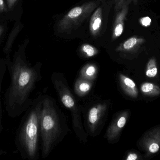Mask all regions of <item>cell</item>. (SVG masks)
Masks as SVG:
<instances>
[{
  "mask_svg": "<svg viewBox=\"0 0 160 160\" xmlns=\"http://www.w3.org/2000/svg\"><path fill=\"white\" fill-rule=\"evenodd\" d=\"M7 11V8L6 6L4 0H0V12H5Z\"/></svg>",
  "mask_w": 160,
  "mask_h": 160,
  "instance_id": "cell-21",
  "label": "cell"
},
{
  "mask_svg": "<svg viewBox=\"0 0 160 160\" xmlns=\"http://www.w3.org/2000/svg\"><path fill=\"white\" fill-rule=\"evenodd\" d=\"M118 79L120 86L124 93L130 97L136 98L138 96V90L135 82L123 74L118 75Z\"/></svg>",
  "mask_w": 160,
  "mask_h": 160,
  "instance_id": "cell-8",
  "label": "cell"
},
{
  "mask_svg": "<svg viewBox=\"0 0 160 160\" xmlns=\"http://www.w3.org/2000/svg\"><path fill=\"white\" fill-rule=\"evenodd\" d=\"M7 70V65L6 62L0 61V134L3 129L2 121V103H1V92L2 85L3 80Z\"/></svg>",
  "mask_w": 160,
  "mask_h": 160,
  "instance_id": "cell-13",
  "label": "cell"
},
{
  "mask_svg": "<svg viewBox=\"0 0 160 160\" xmlns=\"http://www.w3.org/2000/svg\"><path fill=\"white\" fill-rule=\"evenodd\" d=\"M123 30V25L121 23H118L117 25L115 30V34L116 36H119L122 34Z\"/></svg>",
  "mask_w": 160,
  "mask_h": 160,
  "instance_id": "cell-19",
  "label": "cell"
},
{
  "mask_svg": "<svg viewBox=\"0 0 160 160\" xmlns=\"http://www.w3.org/2000/svg\"><path fill=\"white\" fill-rule=\"evenodd\" d=\"M110 106L109 101H104L97 102L89 108L86 123L89 135L95 137L99 134L107 119Z\"/></svg>",
  "mask_w": 160,
  "mask_h": 160,
  "instance_id": "cell-5",
  "label": "cell"
},
{
  "mask_svg": "<svg viewBox=\"0 0 160 160\" xmlns=\"http://www.w3.org/2000/svg\"><path fill=\"white\" fill-rule=\"evenodd\" d=\"M83 51L86 54L88 57H92L96 54L94 48L90 45H86L84 46L83 47Z\"/></svg>",
  "mask_w": 160,
  "mask_h": 160,
  "instance_id": "cell-16",
  "label": "cell"
},
{
  "mask_svg": "<svg viewBox=\"0 0 160 160\" xmlns=\"http://www.w3.org/2000/svg\"><path fill=\"white\" fill-rule=\"evenodd\" d=\"M6 63L10 81L4 103L8 116L14 118L24 113L32 105L31 95L42 79L41 67L38 65L32 66L18 54L12 62L8 59Z\"/></svg>",
  "mask_w": 160,
  "mask_h": 160,
  "instance_id": "cell-1",
  "label": "cell"
},
{
  "mask_svg": "<svg viewBox=\"0 0 160 160\" xmlns=\"http://www.w3.org/2000/svg\"><path fill=\"white\" fill-rule=\"evenodd\" d=\"M43 95L33 100L29 109L24 113L16 132L15 144L23 159L37 160L39 157L40 116Z\"/></svg>",
  "mask_w": 160,
  "mask_h": 160,
  "instance_id": "cell-3",
  "label": "cell"
},
{
  "mask_svg": "<svg viewBox=\"0 0 160 160\" xmlns=\"http://www.w3.org/2000/svg\"><path fill=\"white\" fill-rule=\"evenodd\" d=\"M51 80L63 105L71 112L72 126L77 138L82 142H87L88 134L82 122V108L71 92L64 75L54 72L52 75Z\"/></svg>",
  "mask_w": 160,
  "mask_h": 160,
  "instance_id": "cell-4",
  "label": "cell"
},
{
  "mask_svg": "<svg viewBox=\"0 0 160 160\" xmlns=\"http://www.w3.org/2000/svg\"><path fill=\"white\" fill-rule=\"evenodd\" d=\"M7 153V152L6 151L0 149V157H2V156H4V155H6Z\"/></svg>",
  "mask_w": 160,
  "mask_h": 160,
  "instance_id": "cell-23",
  "label": "cell"
},
{
  "mask_svg": "<svg viewBox=\"0 0 160 160\" xmlns=\"http://www.w3.org/2000/svg\"><path fill=\"white\" fill-rule=\"evenodd\" d=\"M126 160H137L139 159V156L136 153L130 152L127 155Z\"/></svg>",
  "mask_w": 160,
  "mask_h": 160,
  "instance_id": "cell-18",
  "label": "cell"
},
{
  "mask_svg": "<svg viewBox=\"0 0 160 160\" xmlns=\"http://www.w3.org/2000/svg\"><path fill=\"white\" fill-rule=\"evenodd\" d=\"M140 143L148 155L158 153L160 149V127L148 131L143 136Z\"/></svg>",
  "mask_w": 160,
  "mask_h": 160,
  "instance_id": "cell-7",
  "label": "cell"
},
{
  "mask_svg": "<svg viewBox=\"0 0 160 160\" xmlns=\"http://www.w3.org/2000/svg\"><path fill=\"white\" fill-rule=\"evenodd\" d=\"M8 3V6L9 8H11L16 3L17 0H7Z\"/></svg>",
  "mask_w": 160,
  "mask_h": 160,
  "instance_id": "cell-22",
  "label": "cell"
},
{
  "mask_svg": "<svg viewBox=\"0 0 160 160\" xmlns=\"http://www.w3.org/2000/svg\"><path fill=\"white\" fill-rule=\"evenodd\" d=\"M101 23V19L99 18L96 19L93 23V25H92V28L94 30H97L99 28L100 26Z\"/></svg>",
  "mask_w": 160,
  "mask_h": 160,
  "instance_id": "cell-20",
  "label": "cell"
},
{
  "mask_svg": "<svg viewBox=\"0 0 160 160\" xmlns=\"http://www.w3.org/2000/svg\"><path fill=\"white\" fill-rule=\"evenodd\" d=\"M94 84L93 81L88 80L79 77L75 82L74 90L79 97H84L91 91Z\"/></svg>",
  "mask_w": 160,
  "mask_h": 160,
  "instance_id": "cell-9",
  "label": "cell"
},
{
  "mask_svg": "<svg viewBox=\"0 0 160 160\" xmlns=\"http://www.w3.org/2000/svg\"><path fill=\"white\" fill-rule=\"evenodd\" d=\"M141 92L145 95L157 96L160 94V88L158 85L150 82H144L141 85Z\"/></svg>",
  "mask_w": 160,
  "mask_h": 160,
  "instance_id": "cell-11",
  "label": "cell"
},
{
  "mask_svg": "<svg viewBox=\"0 0 160 160\" xmlns=\"http://www.w3.org/2000/svg\"><path fill=\"white\" fill-rule=\"evenodd\" d=\"M158 73L157 62L155 58H151L148 61L146 69V75L148 78H155Z\"/></svg>",
  "mask_w": 160,
  "mask_h": 160,
  "instance_id": "cell-12",
  "label": "cell"
},
{
  "mask_svg": "<svg viewBox=\"0 0 160 160\" xmlns=\"http://www.w3.org/2000/svg\"><path fill=\"white\" fill-rule=\"evenodd\" d=\"M137 42V39L135 38L132 37L127 40L123 44L124 49L129 50L134 47Z\"/></svg>",
  "mask_w": 160,
  "mask_h": 160,
  "instance_id": "cell-14",
  "label": "cell"
},
{
  "mask_svg": "<svg viewBox=\"0 0 160 160\" xmlns=\"http://www.w3.org/2000/svg\"><path fill=\"white\" fill-rule=\"evenodd\" d=\"M151 22H152L151 19L148 17H143V18H141L140 19V23H141V24L144 27H148V26H150Z\"/></svg>",
  "mask_w": 160,
  "mask_h": 160,
  "instance_id": "cell-17",
  "label": "cell"
},
{
  "mask_svg": "<svg viewBox=\"0 0 160 160\" xmlns=\"http://www.w3.org/2000/svg\"><path fill=\"white\" fill-rule=\"evenodd\" d=\"M4 28L2 26H0V37L2 35V34L3 32Z\"/></svg>",
  "mask_w": 160,
  "mask_h": 160,
  "instance_id": "cell-24",
  "label": "cell"
},
{
  "mask_svg": "<svg viewBox=\"0 0 160 160\" xmlns=\"http://www.w3.org/2000/svg\"><path fill=\"white\" fill-rule=\"evenodd\" d=\"M129 116V113L128 111L118 113L114 116L104 135L109 143H115L118 141L121 132L127 124Z\"/></svg>",
  "mask_w": 160,
  "mask_h": 160,
  "instance_id": "cell-6",
  "label": "cell"
},
{
  "mask_svg": "<svg viewBox=\"0 0 160 160\" xmlns=\"http://www.w3.org/2000/svg\"><path fill=\"white\" fill-rule=\"evenodd\" d=\"M82 12V8L79 7L75 8L70 10V12L68 13V16L69 18H77L79 17Z\"/></svg>",
  "mask_w": 160,
  "mask_h": 160,
  "instance_id": "cell-15",
  "label": "cell"
},
{
  "mask_svg": "<svg viewBox=\"0 0 160 160\" xmlns=\"http://www.w3.org/2000/svg\"><path fill=\"white\" fill-rule=\"evenodd\" d=\"M98 73V68L94 65H88L82 69L79 77L88 80L94 81Z\"/></svg>",
  "mask_w": 160,
  "mask_h": 160,
  "instance_id": "cell-10",
  "label": "cell"
},
{
  "mask_svg": "<svg viewBox=\"0 0 160 160\" xmlns=\"http://www.w3.org/2000/svg\"><path fill=\"white\" fill-rule=\"evenodd\" d=\"M64 115L55 100L43 95L40 116L41 156L48 157L69 131Z\"/></svg>",
  "mask_w": 160,
  "mask_h": 160,
  "instance_id": "cell-2",
  "label": "cell"
}]
</instances>
